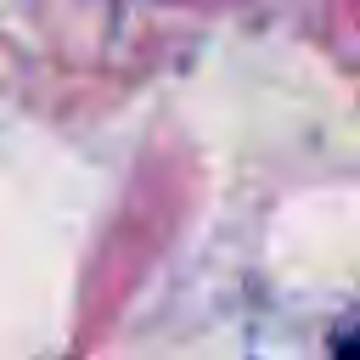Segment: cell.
I'll list each match as a JSON object with an SVG mask.
<instances>
[{
	"label": "cell",
	"mask_w": 360,
	"mask_h": 360,
	"mask_svg": "<svg viewBox=\"0 0 360 360\" xmlns=\"http://www.w3.org/2000/svg\"><path fill=\"white\" fill-rule=\"evenodd\" d=\"M332 354H338V360H360V326H354V332H343V338L332 343Z\"/></svg>",
	"instance_id": "cell-1"
}]
</instances>
